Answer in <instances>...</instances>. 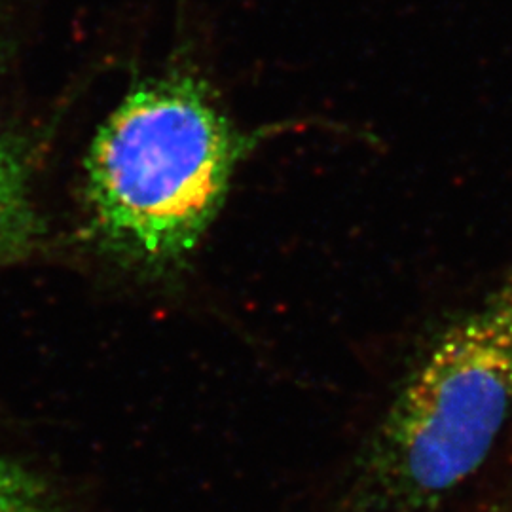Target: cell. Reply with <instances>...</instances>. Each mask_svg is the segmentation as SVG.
Listing matches in <instances>:
<instances>
[{"instance_id": "6da1fadb", "label": "cell", "mask_w": 512, "mask_h": 512, "mask_svg": "<svg viewBox=\"0 0 512 512\" xmlns=\"http://www.w3.org/2000/svg\"><path fill=\"white\" fill-rule=\"evenodd\" d=\"M255 143L202 80L177 74L141 84L95 133L86 160L95 245L137 274H179Z\"/></svg>"}, {"instance_id": "7a4b0ae2", "label": "cell", "mask_w": 512, "mask_h": 512, "mask_svg": "<svg viewBox=\"0 0 512 512\" xmlns=\"http://www.w3.org/2000/svg\"><path fill=\"white\" fill-rule=\"evenodd\" d=\"M511 412L512 264L408 368L351 463L342 512H439Z\"/></svg>"}, {"instance_id": "3957f363", "label": "cell", "mask_w": 512, "mask_h": 512, "mask_svg": "<svg viewBox=\"0 0 512 512\" xmlns=\"http://www.w3.org/2000/svg\"><path fill=\"white\" fill-rule=\"evenodd\" d=\"M38 236L25 165L0 129V266L29 255Z\"/></svg>"}, {"instance_id": "277c9868", "label": "cell", "mask_w": 512, "mask_h": 512, "mask_svg": "<svg viewBox=\"0 0 512 512\" xmlns=\"http://www.w3.org/2000/svg\"><path fill=\"white\" fill-rule=\"evenodd\" d=\"M54 497L42 476L0 458V512H52Z\"/></svg>"}]
</instances>
